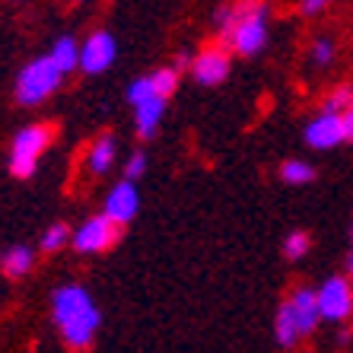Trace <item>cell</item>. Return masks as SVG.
<instances>
[{"label": "cell", "instance_id": "cell-1", "mask_svg": "<svg viewBox=\"0 0 353 353\" xmlns=\"http://www.w3.org/2000/svg\"><path fill=\"white\" fill-rule=\"evenodd\" d=\"M268 19L271 10L264 0H232L216 13V32L226 48L242 58H255L268 45Z\"/></svg>", "mask_w": 353, "mask_h": 353}, {"label": "cell", "instance_id": "cell-2", "mask_svg": "<svg viewBox=\"0 0 353 353\" xmlns=\"http://www.w3.org/2000/svg\"><path fill=\"white\" fill-rule=\"evenodd\" d=\"M51 319L70 350H86L99 331V309L92 296L80 283H64L51 293Z\"/></svg>", "mask_w": 353, "mask_h": 353}, {"label": "cell", "instance_id": "cell-3", "mask_svg": "<svg viewBox=\"0 0 353 353\" xmlns=\"http://www.w3.org/2000/svg\"><path fill=\"white\" fill-rule=\"evenodd\" d=\"M61 80H64V74L54 67V61H51L48 54L29 61V64L19 70V80H17L19 105H39V102H45V99L61 86Z\"/></svg>", "mask_w": 353, "mask_h": 353}, {"label": "cell", "instance_id": "cell-4", "mask_svg": "<svg viewBox=\"0 0 353 353\" xmlns=\"http://www.w3.org/2000/svg\"><path fill=\"white\" fill-rule=\"evenodd\" d=\"M48 140H51V134L41 124L23 128L13 137V147H10V172L17 175V179H29L35 172V165H39V157L48 147Z\"/></svg>", "mask_w": 353, "mask_h": 353}, {"label": "cell", "instance_id": "cell-5", "mask_svg": "<svg viewBox=\"0 0 353 353\" xmlns=\"http://www.w3.org/2000/svg\"><path fill=\"white\" fill-rule=\"evenodd\" d=\"M121 236V226H118L112 216L96 214L90 220H83L77 226V232H70V242L80 255H99V252H108V248L118 242Z\"/></svg>", "mask_w": 353, "mask_h": 353}, {"label": "cell", "instance_id": "cell-6", "mask_svg": "<svg viewBox=\"0 0 353 353\" xmlns=\"http://www.w3.org/2000/svg\"><path fill=\"white\" fill-rule=\"evenodd\" d=\"M321 321H347L353 315V280L347 274L328 277L315 290Z\"/></svg>", "mask_w": 353, "mask_h": 353}, {"label": "cell", "instance_id": "cell-7", "mask_svg": "<svg viewBox=\"0 0 353 353\" xmlns=\"http://www.w3.org/2000/svg\"><path fill=\"white\" fill-rule=\"evenodd\" d=\"M191 74H194V80L201 83V86H216V83H223L230 77V48L220 41V45H210V48H204L201 54H194V58H191Z\"/></svg>", "mask_w": 353, "mask_h": 353}, {"label": "cell", "instance_id": "cell-8", "mask_svg": "<svg viewBox=\"0 0 353 353\" xmlns=\"http://www.w3.org/2000/svg\"><path fill=\"white\" fill-rule=\"evenodd\" d=\"M115 54H118V45H115V39H112V32L99 29V32H92L90 39L80 45V70H86V74H102V70H108V67L115 64Z\"/></svg>", "mask_w": 353, "mask_h": 353}, {"label": "cell", "instance_id": "cell-9", "mask_svg": "<svg viewBox=\"0 0 353 353\" xmlns=\"http://www.w3.org/2000/svg\"><path fill=\"white\" fill-rule=\"evenodd\" d=\"M305 143L312 150H331L337 143H344V124L337 112H321L305 124Z\"/></svg>", "mask_w": 353, "mask_h": 353}, {"label": "cell", "instance_id": "cell-10", "mask_svg": "<svg viewBox=\"0 0 353 353\" xmlns=\"http://www.w3.org/2000/svg\"><path fill=\"white\" fill-rule=\"evenodd\" d=\"M137 210H140V194H137V188H134V181L124 179V181H118L115 188L108 191L105 210H102V214L112 216L118 226H128V223L137 216Z\"/></svg>", "mask_w": 353, "mask_h": 353}, {"label": "cell", "instance_id": "cell-11", "mask_svg": "<svg viewBox=\"0 0 353 353\" xmlns=\"http://www.w3.org/2000/svg\"><path fill=\"white\" fill-rule=\"evenodd\" d=\"M287 303H290V309H293V315H296L299 334L309 337L315 328H319V321H321L319 296H315V290H309V287H296L293 293L287 296Z\"/></svg>", "mask_w": 353, "mask_h": 353}, {"label": "cell", "instance_id": "cell-12", "mask_svg": "<svg viewBox=\"0 0 353 353\" xmlns=\"http://www.w3.org/2000/svg\"><path fill=\"white\" fill-rule=\"evenodd\" d=\"M163 112H165V99L163 96H150L143 102L134 105V121H137V134L143 140H150L157 134L159 121H163Z\"/></svg>", "mask_w": 353, "mask_h": 353}, {"label": "cell", "instance_id": "cell-13", "mask_svg": "<svg viewBox=\"0 0 353 353\" xmlns=\"http://www.w3.org/2000/svg\"><path fill=\"white\" fill-rule=\"evenodd\" d=\"M274 337H277V347H280V350H293V347L303 341V334H299V325H296V315H293V309H290L287 299L280 303L277 319H274Z\"/></svg>", "mask_w": 353, "mask_h": 353}, {"label": "cell", "instance_id": "cell-14", "mask_svg": "<svg viewBox=\"0 0 353 353\" xmlns=\"http://www.w3.org/2000/svg\"><path fill=\"white\" fill-rule=\"evenodd\" d=\"M115 157H118V143L115 137H99L96 143L90 147V153H86V169H90V175H105L112 165H115Z\"/></svg>", "mask_w": 353, "mask_h": 353}, {"label": "cell", "instance_id": "cell-15", "mask_svg": "<svg viewBox=\"0 0 353 353\" xmlns=\"http://www.w3.org/2000/svg\"><path fill=\"white\" fill-rule=\"evenodd\" d=\"M51 61H54V67H58L61 74H70V70H77L80 67V45H77L70 35H61L54 45H51Z\"/></svg>", "mask_w": 353, "mask_h": 353}, {"label": "cell", "instance_id": "cell-16", "mask_svg": "<svg viewBox=\"0 0 353 353\" xmlns=\"http://www.w3.org/2000/svg\"><path fill=\"white\" fill-rule=\"evenodd\" d=\"M32 248L29 245H13L7 252V255L0 258V268H3V274H7L10 280H19L26 277V274L32 271Z\"/></svg>", "mask_w": 353, "mask_h": 353}, {"label": "cell", "instance_id": "cell-17", "mask_svg": "<svg viewBox=\"0 0 353 353\" xmlns=\"http://www.w3.org/2000/svg\"><path fill=\"white\" fill-rule=\"evenodd\" d=\"M280 179L287 181V185H305V181L315 179V169L303 159H287V163L280 165Z\"/></svg>", "mask_w": 353, "mask_h": 353}, {"label": "cell", "instance_id": "cell-18", "mask_svg": "<svg viewBox=\"0 0 353 353\" xmlns=\"http://www.w3.org/2000/svg\"><path fill=\"white\" fill-rule=\"evenodd\" d=\"M150 80H153V86H157L159 96L169 99L175 92V86H179V67H159V70L150 74Z\"/></svg>", "mask_w": 353, "mask_h": 353}, {"label": "cell", "instance_id": "cell-19", "mask_svg": "<svg viewBox=\"0 0 353 353\" xmlns=\"http://www.w3.org/2000/svg\"><path fill=\"white\" fill-rule=\"evenodd\" d=\"M70 242V226L67 223H54L45 236H41V252H58Z\"/></svg>", "mask_w": 353, "mask_h": 353}, {"label": "cell", "instance_id": "cell-20", "mask_svg": "<svg viewBox=\"0 0 353 353\" xmlns=\"http://www.w3.org/2000/svg\"><path fill=\"white\" fill-rule=\"evenodd\" d=\"M309 236H305L303 230H296V232H290L287 239H283V255L290 258V261H299V258H305V252H309Z\"/></svg>", "mask_w": 353, "mask_h": 353}, {"label": "cell", "instance_id": "cell-21", "mask_svg": "<svg viewBox=\"0 0 353 353\" xmlns=\"http://www.w3.org/2000/svg\"><path fill=\"white\" fill-rule=\"evenodd\" d=\"M350 102H353V90H350V86H337V90H331L328 96H325L321 112H337V115H341Z\"/></svg>", "mask_w": 353, "mask_h": 353}, {"label": "cell", "instance_id": "cell-22", "mask_svg": "<svg viewBox=\"0 0 353 353\" xmlns=\"http://www.w3.org/2000/svg\"><path fill=\"white\" fill-rule=\"evenodd\" d=\"M312 61L319 67H328L331 61H334V41H331V39H319V41H315V45H312Z\"/></svg>", "mask_w": 353, "mask_h": 353}, {"label": "cell", "instance_id": "cell-23", "mask_svg": "<svg viewBox=\"0 0 353 353\" xmlns=\"http://www.w3.org/2000/svg\"><path fill=\"white\" fill-rule=\"evenodd\" d=\"M143 172H147V157H143V153H134V157H128V165H124V179H128V181H137Z\"/></svg>", "mask_w": 353, "mask_h": 353}, {"label": "cell", "instance_id": "cell-24", "mask_svg": "<svg viewBox=\"0 0 353 353\" xmlns=\"http://www.w3.org/2000/svg\"><path fill=\"white\" fill-rule=\"evenodd\" d=\"M341 124H344V143H353V102L341 112Z\"/></svg>", "mask_w": 353, "mask_h": 353}, {"label": "cell", "instance_id": "cell-25", "mask_svg": "<svg viewBox=\"0 0 353 353\" xmlns=\"http://www.w3.org/2000/svg\"><path fill=\"white\" fill-rule=\"evenodd\" d=\"M328 3H331V0H303V13H309V17H312V13H321Z\"/></svg>", "mask_w": 353, "mask_h": 353}, {"label": "cell", "instance_id": "cell-26", "mask_svg": "<svg viewBox=\"0 0 353 353\" xmlns=\"http://www.w3.org/2000/svg\"><path fill=\"white\" fill-rule=\"evenodd\" d=\"M350 239H353V232H350Z\"/></svg>", "mask_w": 353, "mask_h": 353}]
</instances>
